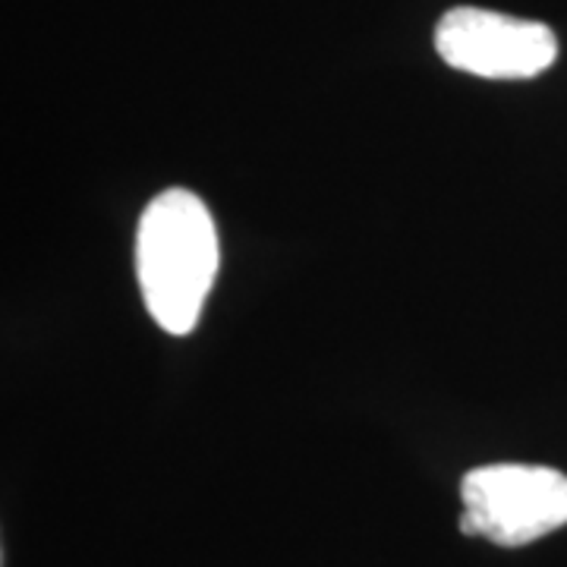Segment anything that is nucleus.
I'll list each match as a JSON object with an SVG mask.
<instances>
[{
    "label": "nucleus",
    "mask_w": 567,
    "mask_h": 567,
    "mask_svg": "<svg viewBox=\"0 0 567 567\" xmlns=\"http://www.w3.org/2000/svg\"><path fill=\"white\" fill-rule=\"evenodd\" d=\"M221 246L208 205L193 189H164L136 227V278L148 316L167 334H189L218 278Z\"/></svg>",
    "instance_id": "f257e3e1"
},
{
    "label": "nucleus",
    "mask_w": 567,
    "mask_h": 567,
    "mask_svg": "<svg viewBox=\"0 0 567 567\" xmlns=\"http://www.w3.org/2000/svg\"><path fill=\"white\" fill-rule=\"evenodd\" d=\"M461 533L520 548L567 527V476L536 464H486L461 483Z\"/></svg>",
    "instance_id": "f03ea898"
},
{
    "label": "nucleus",
    "mask_w": 567,
    "mask_h": 567,
    "mask_svg": "<svg viewBox=\"0 0 567 567\" xmlns=\"http://www.w3.org/2000/svg\"><path fill=\"white\" fill-rule=\"evenodd\" d=\"M439 58L480 80H533L558 58L546 22L517 20L480 7H454L435 25Z\"/></svg>",
    "instance_id": "7ed1b4c3"
}]
</instances>
